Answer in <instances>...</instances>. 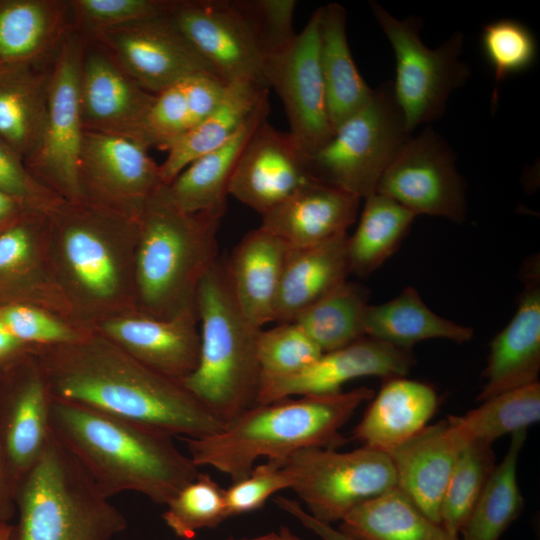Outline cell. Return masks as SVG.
Segmentation results:
<instances>
[{
    "label": "cell",
    "instance_id": "6da1fadb",
    "mask_svg": "<svg viewBox=\"0 0 540 540\" xmlns=\"http://www.w3.org/2000/svg\"><path fill=\"white\" fill-rule=\"evenodd\" d=\"M34 354L53 399L143 423L172 436L202 438L225 422L182 382L137 361L98 332Z\"/></svg>",
    "mask_w": 540,
    "mask_h": 540
},
{
    "label": "cell",
    "instance_id": "7a4b0ae2",
    "mask_svg": "<svg viewBox=\"0 0 540 540\" xmlns=\"http://www.w3.org/2000/svg\"><path fill=\"white\" fill-rule=\"evenodd\" d=\"M50 427L108 499L133 491L166 505L199 473L172 435L143 423L53 399Z\"/></svg>",
    "mask_w": 540,
    "mask_h": 540
},
{
    "label": "cell",
    "instance_id": "3957f363",
    "mask_svg": "<svg viewBox=\"0 0 540 540\" xmlns=\"http://www.w3.org/2000/svg\"><path fill=\"white\" fill-rule=\"evenodd\" d=\"M47 256L62 299L84 315L136 310L134 257L139 218L82 200L48 211ZM108 318V317H107Z\"/></svg>",
    "mask_w": 540,
    "mask_h": 540
},
{
    "label": "cell",
    "instance_id": "277c9868",
    "mask_svg": "<svg viewBox=\"0 0 540 540\" xmlns=\"http://www.w3.org/2000/svg\"><path fill=\"white\" fill-rule=\"evenodd\" d=\"M374 395V390L359 387L255 404L219 432L184 440L197 467L215 468L236 482L248 476L261 457L281 462L302 449L342 445L340 429Z\"/></svg>",
    "mask_w": 540,
    "mask_h": 540
},
{
    "label": "cell",
    "instance_id": "5b68a950",
    "mask_svg": "<svg viewBox=\"0 0 540 540\" xmlns=\"http://www.w3.org/2000/svg\"><path fill=\"white\" fill-rule=\"evenodd\" d=\"M221 218L148 200L139 218L134 257L138 312L162 319L197 313L199 285L218 261Z\"/></svg>",
    "mask_w": 540,
    "mask_h": 540
},
{
    "label": "cell",
    "instance_id": "8992f818",
    "mask_svg": "<svg viewBox=\"0 0 540 540\" xmlns=\"http://www.w3.org/2000/svg\"><path fill=\"white\" fill-rule=\"evenodd\" d=\"M200 352L183 385L225 423L255 405L261 369L260 330L241 311L225 262L218 259L203 277L196 297Z\"/></svg>",
    "mask_w": 540,
    "mask_h": 540
},
{
    "label": "cell",
    "instance_id": "52a82bcc",
    "mask_svg": "<svg viewBox=\"0 0 540 540\" xmlns=\"http://www.w3.org/2000/svg\"><path fill=\"white\" fill-rule=\"evenodd\" d=\"M15 505L18 521L8 540H110L127 527L124 515L53 433L18 482Z\"/></svg>",
    "mask_w": 540,
    "mask_h": 540
},
{
    "label": "cell",
    "instance_id": "ba28073f",
    "mask_svg": "<svg viewBox=\"0 0 540 540\" xmlns=\"http://www.w3.org/2000/svg\"><path fill=\"white\" fill-rule=\"evenodd\" d=\"M411 136L391 83H382L307 156V173L311 180L365 199L376 192L381 176Z\"/></svg>",
    "mask_w": 540,
    "mask_h": 540
},
{
    "label": "cell",
    "instance_id": "9c48e42d",
    "mask_svg": "<svg viewBox=\"0 0 540 540\" xmlns=\"http://www.w3.org/2000/svg\"><path fill=\"white\" fill-rule=\"evenodd\" d=\"M370 8L393 49L396 69L392 91L412 133L440 118L450 95L469 78L470 68L461 59L465 36L456 31L430 49L420 37V17L398 19L375 1H370Z\"/></svg>",
    "mask_w": 540,
    "mask_h": 540
},
{
    "label": "cell",
    "instance_id": "30bf717a",
    "mask_svg": "<svg viewBox=\"0 0 540 540\" xmlns=\"http://www.w3.org/2000/svg\"><path fill=\"white\" fill-rule=\"evenodd\" d=\"M308 513L324 523L341 521L356 506L396 487L388 454L367 447L339 452L312 447L281 461Z\"/></svg>",
    "mask_w": 540,
    "mask_h": 540
},
{
    "label": "cell",
    "instance_id": "8fae6325",
    "mask_svg": "<svg viewBox=\"0 0 540 540\" xmlns=\"http://www.w3.org/2000/svg\"><path fill=\"white\" fill-rule=\"evenodd\" d=\"M88 40L72 31L61 44L49 71L46 114L39 146L27 160L30 172L60 198L83 200L78 159L84 129L79 78Z\"/></svg>",
    "mask_w": 540,
    "mask_h": 540
},
{
    "label": "cell",
    "instance_id": "7c38bea8",
    "mask_svg": "<svg viewBox=\"0 0 540 540\" xmlns=\"http://www.w3.org/2000/svg\"><path fill=\"white\" fill-rule=\"evenodd\" d=\"M376 192L416 216L425 214L454 223L466 219V183L449 143L433 128L405 143L381 176Z\"/></svg>",
    "mask_w": 540,
    "mask_h": 540
},
{
    "label": "cell",
    "instance_id": "4fadbf2b",
    "mask_svg": "<svg viewBox=\"0 0 540 540\" xmlns=\"http://www.w3.org/2000/svg\"><path fill=\"white\" fill-rule=\"evenodd\" d=\"M169 14L224 83L268 88L266 55L238 0H171Z\"/></svg>",
    "mask_w": 540,
    "mask_h": 540
},
{
    "label": "cell",
    "instance_id": "5bb4252c",
    "mask_svg": "<svg viewBox=\"0 0 540 540\" xmlns=\"http://www.w3.org/2000/svg\"><path fill=\"white\" fill-rule=\"evenodd\" d=\"M91 41L101 45L130 78L152 94L196 74L220 79L169 13L105 30Z\"/></svg>",
    "mask_w": 540,
    "mask_h": 540
},
{
    "label": "cell",
    "instance_id": "9a60e30c",
    "mask_svg": "<svg viewBox=\"0 0 540 540\" xmlns=\"http://www.w3.org/2000/svg\"><path fill=\"white\" fill-rule=\"evenodd\" d=\"M83 200L138 219L163 185L160 168L141 143L117 134L84 130L78 159Z\"/></svg>",
    "mask_w": 540,
    "mask_h": 540
},
{
    "label": "cell",
    "instance_id": "2e32d148",
    "mask_svg": "<svg viewBox=\"0 0 540 540\" xmlns=\"http://www.w3.org/2000/svg\"><path fill=\"white\" fill-rule=\"evenodd\" d=\"M320 16L319 7L291 45L265 61L267 86L280 97L289 134L306 156L320 149L334 132L319 61Z\"/></svg>",
    "mask_w": 540,
    "mask_h": 540
},
{
    "label": "cell",
    "instance_id": "e0dca14e",
    "mask_svg": "<svg viewBox=\"0 0 540 540\" xmlns=\"http://www.w3.org/2000/svg\"><path fill=\"white\" fill-rule=\"evenodd\" d=\"M415 363L411 350L364 337L346 347L322 353L302 370L279 377H261L255 404L294 396L338 393L355 378L404 377Z\"/></svg>",
    "mask_w": 540,
    "mask_h": 540
},
{
    "label": "cell",
    "instance_id": "ac0fdd59",
    "mask_svg": "<svg viewBox=\"0 0 540 540\" xmlns=\"http://www.w3.org/2000/svg\"><path fill=\"white\" fill-rule=\"evenodd\" d=\"M52 400L34 352L0 372V430L17 484L41 458L51 437Z\"/></svg>",
    "mask_w": 540,
    "mask_h": 540
},
{
    "label": "cell",
    "instance_id": "d6986e66",
    "mask_svg": "<svg viewBox=\"0 0 540 540\" xmlns=\"http://www.w3.org/2000/svg\"><path fill=\"white\" fill-rule=\"evenodd\" d=\"M306 158L289 132L264 120L239 156L228 195L262 216L311 180Z\"/></svg>",
    "mask_w": 540,
    "mask_h": 540
},
{
    "label": "cell",
    "instance_id": "ffe728a7",
    "mask_svg": "<svg viewBox=\"0 0 540 540\" xmlns=\"http://www.w3.org/2000/svg\"><path fill=\"white\" fill-rule=\"evenodd\" d=\"M524 284L517 310L491 341L485 379L477 401L534 384L540 371V266L534 256L525 262Z\"/></svg>",
    "mask_w": 540,
    "mask_h": 540
},
{
    "label": "cell",
    "instance_id": "44dd1931",
    "mask_svg": "<svg viewBox=\"0 0 540 540\" xmlns=\"http://www.w3.org/2000/svg\"><path fill=\"white\" fill-rule=\"evenodd\" d=\"M197 323L194 312L162 319L134 310L103 319L97 332L142 364L182 382L198 363Z\"/></svg>",
    "mask_w": 540,
    "mask_h": 540
},
{
    "label": "cell",
    "instance_id": "7402d4cb",
    "mask_svg": "<svg viewBox=\"0 0 540 540\" xmlns=\"http://www.w3.org/2000/svg\"><path fill=\"white\" fill-rule=\"evenodd\" d=\"M155 94L140 87L95 41L88 40L79 78V103L84 130L131 138Z\"/></svg>",
    "mask_w": 540,
    "mask_h": 540
},
{
    "label": "cell",
    "instance_id": "603a6c76",
    "mask_svg": "<svg viewBox=\"0 0 540 540\" xmlns=\"http://www.w3.org/2000/svg\"><path fill=\"white\" fill-rule=\"evenodd\" d=\"M466 447L449 416L425 426L388 454L395 469L396 487L435 522L440 523L441 501L448 478Z\"/></svg>",
    "mask_w": 540,
    "mask_h": 540
},
{
    "label": "cell",
    "instance_id": "cb8c5ba5",
    "mask_svg": "<svg viewBox=\"0 0 540 540\" xmlns=\"http://www.w3.org/2000/svg\"><path fill=\"white\" fill-rule=\"evenodd\" d=\"M359 203L353 195L309 180L262 215L260 227L289 249L310 247L346 234Z\"/></svg>",
    "mask_w": 540,
    "mask_h": 540
},
{
    "label": "cell",
    "instance_id": "d4e9b609",
    "mask_svg": "<svg viewBox=\"0 0 540 540\" xmlns=\"http://www.w3.org/2000/svg\"><path fill=\"white\" fill-rule=\"evenodd\" d=\"M269 111L267 98L227 143L191 162L152 197L182 212L223 216L230 179L239 156L255 129L267 120Z\"/></svg>",
    "mask_w": 540,
    "mask_h": 540
},
{
    "label": "cell",
    "instance_id": "484cf974",
    "mask_svg": "<svg viewBox=\"0 0 540 540\" xmlns=\"http://www.w3.org/2000/svg\"><path fill=\"white\" fill-rule=\"evenodd\" d=\"M72 31L68 0H0V66L48 67Z\"/></svg>",
    "mask_w": 540,
    "mask_h": 540
},
{
    "label": "cell",
    "instance_id": "4316f807",
    "mask_svg": "<svg viewBox=\"0 0 540 540\" xmlns=\"http://www.w3.org/2000/svg\"><path fill=\"white\" fill-rule=\"evenodd\" d=\"M371 400L352 437L362 446L385 454L427 426L438 405L431 385L405 376L386 379Z\"/></svg>",
    "mask_w": 540,
    "mask_h": 540
},
{
    "label": "cell",
    "instance_id": "83f0119b",
    "mask_svg": "<svg viewBox=\"0 0 540 540\" xmlns=\"http://www.w3.org/2000/svg\"><path fill=\"white\" fill-rule=\"evenodd\" d=\"M288 247L260 226L248 232L225 262L233 295L256 327L274 322Z\"/></svg>",
    "mask_w": 540,
    "mask_h": 540
},
{
    "label": "cell",
    "instance_id": "f1b7e54d",
    "mask_svg": "<svg viewBox=\"0 0 540 540\" xmlns=\"http://www.w3.org/2000/svg\"><path fill=\"white\" fill-rule=\"evenodd\" d=\"M47 214L26 210L0 233V306L28 303L43 307V293H53L52 287L59 292L51 270L46 269L49 261H44Z\"/></svg>",
    "mask_w": 540,
    "mask_h": 540
},
{
    "label": "cell",
    "instance_id": "f546056e",
    "mask_svg": "<svg viewBox=\"0 0 540 540\" xmlns=\"http://www.w3.org/2000/svg\"><path fill=\"white\" fill-rule=\"evenodd\" d=\"M347 234L288 249L275 305L274 322L290 323L306 308L344 283L350 274Z\"/></svg>",
    "mask_w": 540,
    "mask_h": 540
},
{
    "label": "cell",
    "instance_id": "4dcf8cb0",
    "mask_svg": "<svg viewBox=\"0 0 540 540\" xmlns=\"http://www.w3.org/2000/svg\"><path fill=\"white\" fill-rule=\"evenodd\" d=\"M269 89L251 82L228 83L213 110L192 129L169 143L159 165L163 184L197 158L227 143L268 98Z\"/></svg>",
    "mask_w": 540,
    "mask_h": 540
},
{
    "label": "cell",
    "instance_id": "1f68e13d",
    "mask_svg": "<svg viewBox=\"0 0 540 540\" xmlns=\"http://www.w3.org/2000/svg\"><path fill=\"white\" fill-rule=\"evenodd\" d=\"M226 85L208 74L179 80L155 94L152 105L131 139L147 149L156 147L164 150L213 110Z\"/></svg>",
    "mask_w": 540,
    "mask_h": 540
},
{
    "label": "cell",
    "instance_id": "d6a6232c",
    "mask_svg": "<svg viewBox=\"0 0 540 540\" xmlns=\"http://www.w3.org/2000/svg\"><path fill=\"white\" fill-rule=\"evenodd\" d=\"M319 61L333 128L364 106L373 94L353 60L346 34L347 15L339 3L320 7Z\"/></svg>",
    "mask_w": 540,
    "mask_h": 540
},
{
    "label": "cell",
    "instance_id": "836d02e7",
    "mask_svg": "<svg viewBox=\"0 0 540 540\" xmlns=\"http://www.w3.org/2000/svg\"><path fill=\"white\" fill-rule=\"evenodd\" d=\"M49 71L50 66H0V138L25 162L41 139Z\"/></svg>",
    "mask_w": 540,
    "mask_h": 540
},
{
    "label": "cell",
    "instance_id": "e575fe53",
    "mask_svg": "<svg viewBox=\"0 0 540 540\" xmlns=\"http://www.w3.org/2000/svg\"><path fill=\"white\" fill-rule=\"evenodd\" d=\"M365 336L399 348L427 339H447L456 343L469 341L472 328L457 324L433 312L411 286L395 298L377 305L368 304L364 316Z\"/></svg>",
    "mask_w": 540,
    "mask_h": 540
},
{
    "label": "cell",
    "instance_id": "d590c367",
    "mask_svg": "<svg viewBox=\"0 0 540 540\" xmlns=\"http://www.w3.org/2000/svg\"><path fill=\"white\" fill-rule=\"evenodd\" d=\"M339 529L357 540H461L397 487L356 506Z\"/></svg>",
    "mask_w": 540,
    "mask_h": 540
},
{
    "label": "cell",
    "instance_id": "8d00e7d4",
    "mask_svg": "<svg viewBox=\"0 0 540 540\" xmlns=\"http://www.w3.org/2000/svg\"><path fill=\"white\" fill-rule=\"evenodd\" d=\"M508 450L496 464L467 521L461 540H499L522 512L524 499L517 479V465L527 430L511 434Z\"/></svg>",
    "mask_w": 540,
    "mask_h": 540
},
{
    "label": "cell",
    "instance_id": "74e56055",
    "mask_svg": "<svg viewBox=\"0 0 540 540\" xmlns=\"http://www.w3.org/2000/svg\"><path fill=\"white\" fill-rule=\"evenodd\" d=\"M416 215L377 192L365 198L358 226L346 247L350 273L368 275L400 246Z\"/></svg>",
    "mask_w": 540,
    "mask_h": 540
},
{
    "label": "cell",
    "instance_id": "f35d334b",
    "mask_svg": "<svg viewBox=\"0 0 540 540\" xmlns=\"http://www.w3.org/2000/svg\"><path fill=\"white\" fill-rule=\"evenodd\" d=\"M367 293L345 281L302 311L293 321L322 353L346 347L364 337Z\"/></svg>",
    "mask_w": 540,
    "mask_h": 540
},
{
    "label": "cell",
    "instance_id": "ab89813d",
    "mask_svg": "<svg viewBox=\"0 0 540 540\" xmlns=\"http://www.w3.org/2000/svg\"><path fill=\"white\" fill-rule=\"evenodd\" d=\"M469 446L492 444L506 434L527 430L540 419V383L514 389L485 401L461 416H451Z\"/></svg>",
    "mask_w": 540,
    "mask_h": 540
},
{
    "label": "cell",
    "instance_id": "60d3db41",
    "mask_svg": "<svg viewBox=\"0 0 540 540\" xmlns=\"http://www.w3.org/2000/svg\"><path fill=\"white\" fill-rule=\"evenodd\" d=\"M496 466L490 444L474 443L458 456L448 478L440 508V523L460 535L484 486Z\"/></svg>",
    "mask_w": 540,
    "mask_h": 540
},
{
    "label": "cell",
    "instance_id": "b9f144b4",
    "mask_svg": "<svg viewBox=\"0 0 540 540\" xmlns=\"http://www.w3.org/2000/svg\"><path fill=\"white\" fill-rule=\"evenodd\" d=\"M162 517L176 536L193 539L202 529H212L228 518L225 489L207 473L183 487L167 504Z\"/></svg>",
    "mask_w": 540,
    "mask_h": 540
},
{
    "label": "cell",
    "instance_id": "7bdbcfd3",
    "mask_svg": "<svg viewBox=\"0 0 540 540\" xmlns=\"http://www.w3.org/2000/svg\"><path fill=\"white\" fill-rule=\"evenodd\" d=\"M481 49L498 85L509 76L531 68L538 44L533 32L515 19H497L482 27Z\"/></svg>",
    "mask_w": 540,
    "mask_h": 540
},
{
    "label": "cell",
    "instance_id": "ee69618b",
    "mask_svg": "<svg viewBox=\"0 0 540 540\" xmlns=\"http://www.w3.org/2000/svg\"><path fill=\"white\" fill-rule=\"evenodd\" d=\"M72 30L87 40L140 19L169 13L171 0H68Z\"/></svg>",
    "mask_w": 540,
    "mask_h": 540
},
{
    "label": "cell",
    "instance_id": "f6af8a7d",
    "mask_svg": "<svg viewBox=\"0 0 540 540\" xmlns=\"http://www.w3.org/2000/svg\"><path fill=\"white\" fill-rule=\"evenodd\" d=\"M322 354L315 343L294 322L278 323L261 329L257 338V356L261 377H279L296 373Z\"/></svg>",
    "mask_w": 540,
    "mask_h": 540
},
{
    "label": "cell",
    "instance_id": "bcb514c9",
    "mask_svg": "<svg viewBox=\"0 0 540 540\" xmlns=\"http://www.w3.org/2000/svg\"><path fill=\"white\" fill-rule=\"evenodd\" d=\"M0 321L19 340L33 347L73 343L89 332L70 326L41 306L28 303L0 306Z\"/></svg>",
    "mask_w": 540,
    "mask_h": 540
},
{
    "label": "cell",
    "instance_id": "7dc6e473",
    "mask_svg": "<svg viewBox=\"0 0 540 540\" xmlns=\"http://www.w3.org/2000/svg\"><path fill=\"white\" fill-rule=\"evenodd\" d=\"M292 478L281 462L268 460L253 467L245 478L232 482L225 489L227 516L232 517L253 512L266 503L275 493L291 489Z\"/></svg>",
    "mask_w": 540,
    "mask_h": 540
},
{
    "label": "cell",
    "instance_id": "c3c4849f",
    "mask_svg": "<svg viewBox=\"0 0 540 540\" xmlns=\"http://www.w3.org/2000/svg\"><path fill=\"white\" fill-rule=\"evenodd\" d=\"M238 1L253 24L266 58L291 45L297 35L293 27L295 0Z\"/></svg>",
    "mask_w": 540,
    "mask_h": 540
},
{
    "label": "cell",
    "instance_id": "681fc988",
    "mask_svg": "<svg viewBox=\"0 0 540 540\" xmlns=\"http://www.w3.org/2000/svg\"><path fill=\"white\" fill-rule=\"evenodd\" d=\"M0 190L28 209L48 212L60 199L28 169L24 159L0 138Z\"/></svg>",
    "mask_w": 540,
    "mask_h": 540
},
{
    "label": "cell",
    "instance_id": "f907efd6",
    "mask_svg": "<svg viewBox=\"0 0 540 540\" xmlns=\"http://www.w3.org/2000/svg\"><path fill=\"white\" fill-rule=\"evenodd\" d=\"M274 502L280 509L296 518L302 525L323 540H357L342 532L340 529L333 528L331 524L324 523L314 518L305 511L297 501L277 496L274 498Z\"/></svg>",
    "mask_w": 540,
    "mask_h": 540
},
{
    "label": "cell",
    "instance_id": "816d5d0a",
    "mask_svg": "<svg viewBox=\"0 0 540 540\" xmlns=\"http://www.w3.org/2000/svg\"><path fill=\"white\" fill-rule=\"evenodd\" d=\"M17 483L6 456L0 430V521L8 522L16 511L15 495Z\"/></svg>",
    "mask_w": 540,
    "mask_h": 540
},
{
    "label": "cell",
    "instance_id": "f5cc1de1",
    "mask_svg": "<svg viewBox=\"0 0 540 540\" xmlns=\"http://www.w3.org/2000/svg\"><path fill=\"white\" fill-rule=\"evenodd\" d=\"M34 349L35 347L22 342L14 336L0 321V372L28 354L33 353Z\"/></svg>",
    "mask_w": 540,
    "mask_h": 540
},
{
    "label": "cell",
    "instance_id": "db71d44e",
    "mask_svg": "<svg viewBox=\"0 0 540 540\" xmlns=\"http://www.w3.org/2000/svg\"><path fill=\"white\" fill-rule=\"evenodd\" d=\"M28 209L20 201L0 190V233Z\"/></svg>",
    "mask_w": 540,
    "mask_h": 540
},
{
    "label": "cell",
    "instance_id": "11a10c76",
    "mask_svg": "<svg viewBox=\"0 0 540 540\" xmlns=\"http://www.w3.org/2000/svg\"><path fill=\"white\" fill-rule=\"evenodd\" d=\"M227 540H282V538L280 537L279 533H268V534H265V535H261V536H258V537H254V538H245V539H236L232 536L228 537Z\"/></svg>",
    "mask_w": 540,
    "mask_h": 540
},
{
    "label": "cell",
    "instance_id": "9f6ffc18",
    "mask_svg": "<svg viewBox=\"0 0 540 540\" xmlns=\"http://www.w3.org/2000/svg\"><path fill=\"white\" fill-rule=\"evenodd\" d=\"M279 535L282 540H302L297 535H295L288 527H281L279 530Z\"/></svg>",
    "mask_w": 540,
    "mask_h": 540
},
{
    "label": "cell",
    "instance_id": "6f0895ef",
    "mask_svg": "<svg viewBox=\"0 0 540 540\" xmlns=\"http://www.w3.org/2000/svg\"><path fill=\"white\" fill-rule=\"evenodd\" d=\"M11 526L12 525H9L8 522L0 521V540H8L9 539Z\"/></svg>",
    "mask_w": 540,
    "mask_h": 540
}]
</instances>
